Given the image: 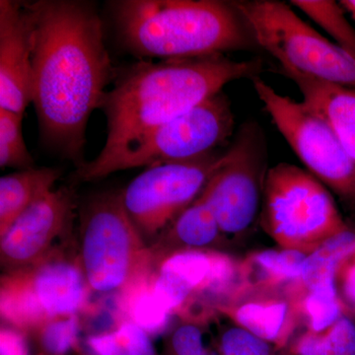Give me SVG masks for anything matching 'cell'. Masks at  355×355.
I'll return each mask as SVG.
<instances>
[{"mask_svg": "<svg viewBox=\"0 0 355 355\" xmlns=\"http://www.w3.org/2000/svg\"><path fill=\"white\" fill-rule=\"evenodd\" d=\"M338 299L347 316H355V253L343 261L336 275Z\"/></svg>", "mask_w": 355, "mask_h": 355, "instance_id": "cell-29", "label": "cell"}, {"mask_svg": "<svg viewBox=\"0 0 355 355\" xmlns=\"http://www.w3.org/2000/svg\"><path fill=\"white\" fill-rule=\"evenodd\" d=\"M89 291L77 239L65 243L34 265L2 272V322L28 335L53 318L77 314Z\"/></svg>", "mask_w": 355, "mask_h": 355, "instance_id": "cell-7", "label": "cell"}, {"mask_svg": "<svg viewBox=\"0 0 355 355\" xmlns=\"http://www.w3.org/2000/svg\"><path fill=\"white\" fill-rule=\"evenodd\" d=\"M0 167L31 169L35 161L26 146L22 116L0 108Z\"/></svg>", "mask_w": 355, "mask_h": 355, "instance_id": "cell-26", "label": "cell"}, {"mask_svg": "<svg viewBox=\"0 0 355 355\" xmlns=\"http://www.w3.org/2000/svg\"><path fill=\"white\" fill-rule=\"evenodd\" d=\"M265 135L250 121L238 130L200 197L209 205L224 237L246 232L260 216L268 174Z\"/></svg>", "mask_w": 355, "mask_h": 355, "instance_id": "cell-9", "label": "cell"}, {"mask_svg": "<svg viewBox=\"0 0 355 355\" xmlns=\"http://www.w3.org/2000/svg\"><path fill=\"white\" fill-rule=\"evenodd\" d=\"M72 355H94V354H93L92 352H86V350L81 349V347H78V349H77L76 350V352H74V354Z\"/></svg>", "mask_w": 355, "mask_h": 355, "instance_id": "cell-32", "label": "cell"}, {"mask_svg": "<svg viewBox=\"0 0 355 355\" xmlns=\"http://www.w3.org/2000/svg\"><path fill=\"white\" fill-rule=\"evenodd\" d=\"M260 221L280 248L308 254L349 227L329 189L307 170L286 162L268 169Z\"/></svg>", "mask_w": 355, "mask_h": 355, "instance_id": "cell-6", "label": "cell"}, {"mask_svg": "<svg viewBox=\"0 0 355 355\" xmlns=\"http://www.w3.org/2000/svg\"><path fill=\"white\" fill-rule=\"evenodd\" d=\"M153 272V270L142 275L121 293L123 309L130 321L151 336L164 331L172 316L154 296L151 287Z\"/></svg>", "mask_w": 355, "mask_h": 355, "instance_id": "cell-20", "label": "cell"}, {"mask_svg": "<svg viewBox=\"0 0 355 355\" xmlns=\"http://www.w3.org/2000/svg\"><path fill=\"white\" fill-rule=\"evenodd\" d=\"M288 297L293 300L307 331L326 330L345 315L336 286L319 287Z\"/></svg>", "mask_w": 355, "mask_h": 355, "instance_id": "cell-25", "label": "cell"}, {"mask_svg": "<svg viewBox=\"0 0 355 355\" xmlns=\"http://www.w3.org/2000/svg\"><path fill=\"white\" fill-rule=\"evenodd\" d=\"M252 81L272 123L307 171L355 214V165L330 123L304 101L279 94L260 77Z\"/></svg>", "mask_w": 355, "mask_h": 355, "instance_id": "cell-8", "label": "cell"}, {"mask_svg": "<svg viewBox=\"0 0 355 355\" xmlns=\"http://www.w3.org/2000/svg\"><path fill=\"white\" fill-rule=\"evenodd\" d=\"M34 22L25 2L0 1V108L23 116L33 103Z\"/></svg>", "mask_w": 355, "mask_h": 355, "instance_id": "cell-13", "label": "cell"}, {"mask_svg": "<svg viewBox=\"0 0 355 355\" xmlns=\"http://www.w3.org/2000/svg\"><path fill=\"white\" fill-rule=\"evenodd\" d=\"M287 352L289 355H355L354 322L343 315L326 330H306L289 343Z\"/></svg>", "mask_w": 355, "mask_h": 355, "instance_id": "cell-21", "label": "cell"}, {"mask_svg": "<svg viewBox=\"0 0 355 355\" xmlns=\"http://www.w3.org/2000/svg\"><path fill=\"white\" fill-rule=\"evenodd\" d=\"M78 200L73 184L51 191L21 214L0 237L2 272L43 260L55 248L74 241Z\"/></svg>", "mask_w": 355, "mask_h": 355, "instance_id": "cell-12", "label": "cell"}, {"mask_svg": "<svg viewBox=\"0 0 355 355\" xmlns=\"http://www.w3.org/2000/svg\"><path fill=\"white\" fill-rule=\"evenodd\" d=\"M259 46L280 69L355 90V58L277 0L230 1Z\"/></svg>", "mask_w": 355, "mask_h": 355, "instance_id": "cell-5", "label": "cell"}, {"mask_svg": "<svg viewBox=\"0 0 355 355\" xmlns=\"http://www.w3.org/2000/svg\"><path fill=\"white\" fill-rule=\"evenodd\" d=\"M235 326L244 329L280 350L289 340L300 316L293 300L272 294H258L228 301L216 306Z\"/></svg>", "mask_w": 355, "mask_h": 355, "instance_id": "cell-14", "label": "cell"}, {"mask_svg": "<svg viewBox=\"0 0 355 355\" xmlns=\"http://www.w3.org/2000/svg\"><path fill=\"white\" fill-rule=\"evenodd\" d=\"M291 6L321 27L343 51L355 58V29L340 2L334 0H292Z\"/></svg>", "mask_w": 355, "mask_h": 355, "instance_id": "cell-23", "label": "cell"}, {"mask_svg": "<svg viewBox=\"0 0 355 355\" xmlns=\"http://www.w3.org/2000/svg\"><path fill=\"white\" fill-rule=\"evenodd\" d=\"M223 238L209 205L198 197L149 246L154 266L175 252L209 250Z\"/></svg>", "mask_w": 355, "mask_h": 355, "instance_id": "cell-17", "label": "cell"}, {"mask_svg": "<svg viewBox=\"0 0 355 355\" xmlns=\"http://www.w3.org/2000/svg\"><path fill=\"white\" fill-rule=\"evenodd\" d=\"M307 254L284 248L250 254L239 263V282L230 301L245 296L275 293L282 287L286 289L300 277Z\"/></svg>", "mask_w": 355, "mask_h": 355, "instance_id": "cell-15", "label": "cell"}, {"mask_svg": "<svg viewBox=\"0 0 355 355\" xmlns=\"http://www.w3.org/2000/svg\"><path fill=\"white\" fill-rule=\"evenodd\" d=\"M62 175L60 168L20 170L0 179V237L14 221L46 195Z\"/></svg>", "mask_w": 355, "mask_h": 355, "instance_id": "cell-18", "label": "cell"}, {"mask_svg": "<svg viewBox=\"0 0 355 355\" xmlns=\"http://www.w3.org/2000/svg\"><path fill=\"white\" fill-rule=\"evenodd\" d=\"M261 70L260 58L234 60L223 53L140 60L116 69L113 86L100 106L107 120L106 142L72 179L80 183L102 180L105 170L147 133L221 92L228 83L253 79Z\"/></svg>", "mask_w": 355, "mask_h": 355, "instance_id": "cell-2", "label": "cell"}, {"mask_svg": "<svg viewBox=\"0 0 355 355\" xmlns=\"http://www.w3.org/2000/svg\"><path fill=\"white\" fill-rule=\"evenodd\" d=\"M79 319L76 315L53 318L28 334L31 355H72L78 349Z\"/></svg>", "mask_w": 355, "mask_h": 355, "instance_id": "cell-24", "label": "cell"}, {"mask_svg": "<svg viewBox=\"0 0 355 355\" xmlns=\"http://www.w3.org/2000/svg\"><path fill=\"white\" fill-rule=\"evenodd\" d=\"M109 6L119 41L135 57L224 55L256 44L230 1L118 0Z\"/></svg>", "mask_w": 355, "mask_h": 355, "instance_id": "cell-3", "label": "cell"}, {"mask_svg": "<svg viewBox=\"0 0 355 355\" xmlns=\"http://www.w3.org/2000/svg\"><path fill=\"white\" fill-rule=\"evenodd\" d=\"M86 345L94 355H159L151 336L130 320L89 336Z\"/></svg>", "mask_w": 355, "mask_h": 355, "instance_id": "cell-22", "label": "cell"}, {"mask_svg": "<svg viewBox=\"0 0 355 355\" xmlns=\"http://www.w3.org/2000/svg\"><path fill=\"white\" fill-rule=\"evenodd\" d=\"M220 155L147 168L121 191L123 207L149 246L200 197Z\"/></svg>", "mask_w": 355, "mask_h": 355, "instance_id": "cell-11", "label": "cell"}, {"mask_svg": "<svg viewBox=\"0 0 355 355\" xmlns=\"http://www.w3.org/2000/svg\"><path fill=\"white\" fill-rule=\"evenodd\" d=\"M277 352L270 343L235 324L219 338V355H279Z\"/></svg>", "mask_w": 355, "mask_h": 355, "instance_id": "cell-27", "label": "cell"}, {"mask_svg": "<svg viewBox=\"0 0 355 355\" xmlns=\"http://www.w3.org/2000/svg\"><path fill=\"white\" fill-rule=\"evenodd\" d=\"M340 3L345 9V12L349 13L352 19L355 21V0H342Z\"/></svg>", "mask_w": 355, "mask_h": 355, "instance_id": "cell-31", "label": "cell"}, {"mask_svg": "<svg viewBox=\"0 0 355 355\" xmlns=\"http://www.w3.org/2000/svg\"><path fill=\"white\" fill-rule=\"evenodd\" d=\"M352 217H354V218H352L354 219V222H352V223L350 224H352V225H354L355 227V214H352Z\"/></svg>", "mask_w": 355, "mask_h": 355, "instance_id": "cell-33", "label": "cell"}, {"mask_svg": "<svg viewBox=\"0 0 355 355\" xmlns=\"http://www.w3.org/2000/svg\"><path fill=\"white\" fill-rule=\"evenodd\" d=\"M0 355H31V345L27 334L7 324L1 326Z\"/></svg>", "mask_w": 355, "mask_h": 355, "instance_id": "cell-30", "label": "cell"}, {"mask_svg": "<svg viewBox=\"0 0 355 355\" xmlns=\"http://www.w3.org/2000/svg\"><path fill=\"white\" fill-rule=\"evenodd\" d=\"M235 116L223 91L147 133L105 170L113 173L139 167L182 162L216 153L229 146Z\"/></svg>", "mask_w": 355, "mask_h": 355, "instance_id": "cell-10", "label": "cell"}, {"mask_svg": "<svg viewBox=\"0 0 355 355\" xmlns=\"http://www.w3.org/2000/svg\"><path fill=\"white\" fill-rule=\"evenodd\" d=\"M34 22L33 104L46 146L85 164L86 128L113 83L104 26L94 4L77 0L25 2Z\"/></svg>", "mask_w": 355, "mask_h": 355, "instance_id": "cell-1", "label": "cell"}, {"mask_svg": "<svg viewBox=\"0 0 355 355\" xmlns=\"http://www.w3.org/2000/svg\"><path fill=\"white\" fill-rule=\"evenodd\" d=\"M78 211L79 260L90 291L121 293L155 270L150 248L128 216L121 191L91 196Z\"/></svg>", "mask_w": 355, "mask_h": 355, "instance_id": "cell-4", "label": "cell"}, {"mask_svg": "<svg viewBox=\"0 0 355 355\" xmlns=\"http://www.w3.org/2000/svg\"><path fill=\"white\" fill-rule=\"evenodd\" d=\"M207 352L202 329L193 322L179 324L166 338L164 355H205Z\"/></svg>", "mask_w": 355, "mask_h": 355, "instance_id": "cell-28", "label": "cell"}, {"mask_svg": "<svg viewBox=\"0 0 355 355\" xmlns=\"http://www.w3.org/2000/svg\"><path fill=\"white\" fill-rule=\"evenodd\" d=\"M303 95V101L330 123L355 165V90L282 70Z\"/></svg>", "mask_w": 355, "mask_h": 355, "instance_id": "cell-16", "label": "cell"}, {"mask_svg": "<svg viewBox=\"0 0 355 355\" xmlns=\"http://www.w3.org/2000/svg\"><path fill=\"white\" fill-rule=\"evenodd\" d=\"M354 253L355 227L349 223L347 230L329 238L307 254L300 277L284 289V294L296 296L319 287L336 286L338 268Z\"/></svg>", "mask_w": 355, "mask_h": 355, "instance_id": "cell-19", "label": "cell"}, {"mask_svg": "<svg viewBox=\"0 0 355 355\" xmlns=\"http://www.w3.org/2000/svg\"><path fill=\"white\" fill-rule=\"evenodd\" d=\"M205 355H211V354H209V350H207V352H205Z\"/></svg>", "mask_w": 355, "mask_h": 355, "instance_id": "cell-34", "label": "cell"}]
</instances>
